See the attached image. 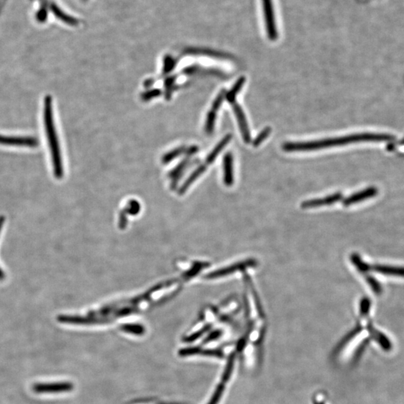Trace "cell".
<instances>
[{"mask_svg": "<svg viewBox=\"0 0 404 404\" xmlns=\"http://www.w3.org/2000/svg\"><path fill=\"white\" fill-rule=\"evenodd\" d=\"M393 137L382 134H362L338 138H325L322 140L312 141L306 142H286L282 145V149L287 152L292 151H307L323 148H332L334 146L345 145L347 144L360 142H379L390 140Z\"/></svg>", "mask_w": 404, "mask_h": 404, "instance_id": "cell-1", "label": "cell"}, {"mask_svg": "<svg viewBox=\"0 0 404 404\" xmlns=\"http://www.w3.org/2000/svg\"><path fill=\"white\" fill-rule=\"evenodd\" d=\"M44 121L46 134L48 136L51 149L54 175L55 178L60 179L63 176V165L61 161V150L53 117L52 99L51 96L46 97L44 100Z\"/></svg>", "mask_w": 404, "mask_h": 404, "instance_id": "cell-2", "label": "cell"}, {"mask_svg": "<svg viewBox=\"0 0 404 404\" xmlns=\"http://www.w3.org/2000/svg\"><path fill=\"white\" fill-rule=\"evenodd\" d=\"M257 264H258V263H257L255 260H246V261H242V262H238L236 263V264H232L231 266L227 267V268H222V269L214 271V272L208 274V275L205 276V278H208V279H214V278L226 276V275L235 273L237 271L243 270V269H247V268H254V267L257 266Z\"/></svg>", "mask_w": 404, "mask_h": 404, "instance_id": "cell-3", "label": "cell"}, {"mask_svg": "<svg viewBox=\"0 0 404 404\" xmlns=\"http://www.w3.org/2000/svg\"><path fill=\"white\" fill-rule=\"evenodd\" d=\"M262 5L268 37L271 41H275L278 38V33H277L276 25H275L272 1V0H262Z\"/></svg>", "mask_w": 404, "mask_h": 404, "instance_id": "cell-4", "label": "cell"}, {"mask_svg": "<svg viewBox=\"0 0 404 404\" xmlns=\"http://www.w3.org/2000/svg\"><path fill=\"white\" fill-rule=\"evenodd\" d=\"M74 385L71 382H54V383L34 384L32 389L38 394L62 393L73 390Z\"/></svg>", "mask_w": 404, "mask_h": 404, "instance_id": "cell-5", "label": "cell"}, {"mask_svg": "<svg viewBox=\"0 0 404 404\" xmlns=\"http://www.w3.org/2000/svg\"><path fill=\"white\" fill-rule=\"evenodd\" d=\"M232 107L233 109L235 111V115H236L238 124H239L240 129H241L244 142L246 144L250 143L251 141H252L250 131H249V128H248V124H247L245 114H244L241 106L237 104L236 102L232 104Z\"/></svg>", "mask_w": 404, "mask_h": 404, "instance_id": "cell-6", "label": "cell"}, {"mask_svg": "<svg viewBox=\"0 0 404 404\" xmlns=\"http://www.w3.org/2000/svg\"><path fill=\"white\" fill-rule=\"evenodd\" d=\"M342 198H343L342 194L338 192L332 195H328L325 198H316V199L304 201L302 204V208L308 209V208H320V207L325 206V205H330L341 201Z\"/></svg>", "mask_w": 404, "mask_h": 404, "instance_id": "cell-7", "label": "cell"}, {"mask_svg": "<svg viewBox=\"0 0 404 404\" xmlns=\"http://www.w3.org/2000/svg\"><path fill=\"white\" fill-rule=\"evenodd\" d=\"M0 144L15 146L34 147L38 145V141L32 137L4 136L0 135Z\"/></svg>", "mask_w": 404, "mask_h": 404, "instance_id": "cell-8", "label": "cell"}, {"mask_svg": "<svg viewBox=\"0 0 404 404\" xmlns=\"http://www.w3.org/2000/svg\"><path fill=\"white\" fill-rule=\"evenodd\" d=\"M378 190L375 188H370L365 190L361 191V192H357V193L353 194L348 197V198L344 201V205L345 206H349V205H354V204L359 203L364 200L368 199V198L375 197L377 194Z\"/></svg>", "mask_w": 404, "mask_h": 404, "instance_id": "cell-9", "label": "cell"}, {"mask_svg": "<svg viewBox=\"0 0 404 404\" xmlns=\"http://www.w3.org/2000/svg\"><path fill=\"white\" fill-rule=\"evenodd\" d=\"M224 182L228 187L234 184V172H233V155L231 152L227 153L223 159Z\"/></svg>", "mask_w": 404, "mask_h": 404, "instance_id": "cell-10", "label": "cell"}, {"mask_svg": "<svg viewBox=\"0 0 404 404\" xmlns=\"http://www.w3.org/2000/svg\"><path fill=\"white\" fill-rule=\"evenodd\" d=\"M371 269L382 275H391V276L404 277V268L403 267L388 266L376 264L371 267Z\"/></svg>", "mask_w": 404, "mask_h": 404, "instance_id": "cell-11", "label": "cell"}, {"mask_svg": "<svg viewBox=\"0 0 404 404\" xmlns=\"http://www.w3.org/2000/svg\"><path fill=\"white\" fill-rule=\"evenodd\" d=\"M179 355L181 356H190L195 355H205L208 356L218 357L222 358L223 354L221 351L215 350H203L200 348H186L179 351Z\"/></svg>", "mask_w": 404, "mask_h": 404, "instance_id": "cell-12", "label": "cell"}, {"mask_svg": "<svg viewBox=\"0 0 404 404\" xmlns=\"http://www.w3.org/2000/svg\"><path fill=\"white\" fill-rule=\"evenodd\" d=\"M50 9L58 19L65 23V24H68V25L76 26L79 24L78 20L64 12L61 8H58L54 2L50 5Z\"/></svg>", "mask_w": 404, "mask_h": 404, "instance_id": "cell-13", "label": "cell"}, {"mask_svg": "<svg viewBox=\"0 0 404 404\" xmlns=\"http://www.w3.org/2000/svg\"><path fill=\"white\" fill-rule=\"evenodd\" d=\"M231 138H232L231 134H227V135L222 138V140H221L219 143L217 144L216 146L214 148V150L211 151V154H210L208 158H207L206 165H211V164H212L213 162L215 161V160L216 159L217 157L219 155V153L229 143L230 141L231 140Z\"/></svg>", "mask_w": 404, "mask_h": 404, "instance_id": "cell-14", "label": "cell"}, {"mask_svg": "<svg viewBox=\"0 0 404 404\" xmlns=\"http://www.w3.org/2000/svg\"><path fill=\"white\" fill-rule=\"evenodd\" d=\"M368 331L372 335L373 338H375L376 341H377L382 348L385 350H390V348H392V344L384 334H382L379 331L377 330L372 325H368Z\"/></svg>", "mask_w": 404, "mask_h": 404, "instance_id": "cell-15", "label": "cell"}, {"mask_svg": "<svg viewBox=\"0 0 404 404\" xmlns=\"http://www.w3.org/2000/svg\"><path fill=\"white\" fill-rule=\"evenodd\" d=\"M206 164H205V165H200L197 169H195V171L192 172V175L189 177V178H188V179L185 181V183L183 184L182 187L180 188L179 194L183 195L186 191L188 190V188H189V187L193 184L194 181H195V180L198 179V178H199L200 175H202V174L206 171Z\"/></svg>", "mask_w": 404, "mask_h": 404, "instance_id": "cell-16", "label": "cell"}, {"mask_svg": "<svg viewBox=\"0 0 404 404\" xmlns=\"http://www.w3.org/2000/svg\"><path fill=\"white\" fill-rule=\"evenodd\" d=\"M245 81H246V79H245V77H240L239 79L235 82L234 86L232 87V88H231L228 92L226 93L225 97H226L227 101H228L230 104H235L237 95H238L239 91L242 89Z\"/></svg>", "mask_w": 404, "mask_h": 404, "instance_id": "cell-17", "label": "cell"}, {"mask_svg": "<svg viewBox=\"0 0 404 404\" xmlns=\"http://www.w3.org/2000/svg\"><path fill=\"white\" fill-rule=\"evenodd\" d=\"M188 53L191 54H198V55H208V56L214 57V58H223V59H232V56L228 54L224 53L217 52V51H211V50L205 49H192L188 51Z\"/></svg>", "mask_w": 404, "mask_h": 404, "instance_id": "cell-18", "label": "cell"}, {"mask_svg": "<svg viewBox=\"0 0 404 404\" xmlns=\"http://www.w3.org/2000/svg\"><path fill=\"white\" fill-rule=\"evenodd\" d=\"M350 259L352 264L355 265L356 269H358L359 272H362V273L368 272L370 269H371V267L368 265L367 263H365V261H363V260L361 258V257L357 255V254H352V255H351Z\"/></svg>", "mask_w": 404, "mask_h": 404, "instance_id": "cell-19", "label": "cell"}, {"mask_svg": "<svg viewBox=\"0 0 404 404\" xmlns=\"http://www.w3.org/2000/svg\"><path fill=\"white\" fill-rule=\"evenodd\" d=\"M124 332L134 335H141L145 333V328L138 324H125L121 328Z\"/></svg>", "mask_w": 404, "mask_h": 404, "instance_id": "cell-20", "label": "cell"}, {"mask_svg": "<svg viewBox=\"0 0 404 404\" xmlns=\"http://www.w3.org/2000/svg\"><path fill=\"white\" fill-rule=\"evenodd\" d=\"M188 148L183 147V148H178L177 149L173 150V151H170L169 153L165 154V156L162 158V162L164 164L168 163V162H171L178 157L181 156V154H184V153L188 154Z\"/></svg>", "mask_w": 404, "mask_h": 404, "instance_id": "cell-21", "label": "cell"}, {"mask_svg": "<svg viewBox=\"0 0 404 404\" xmlns=\"http://www.w3.org/2000/svg\"><path fill=\"white\" fill-rule=\"evenodd\" d=\"M216 113L215 111L211 109L208 112V116H207L206 124H205V131L207 134H212L214 130V126H215V121L216 119Z\"/></svg>", "mask_w": 404, "mask_h": 404, "instance_id": "cell-22", "label": "cell"}, {"mask_svg": "<svg viewBox=\"0 0 404 404\" xmlns=\"http://www.w3.org/2000/svg\"><path fill=\"white\" fill-rule=\"evenodd\" d=\"M271 132H272V128H271L270 127H267L266 128H264V129L258 134V136L254 139L253 142H252L253 146L255 147V148L259 146V145L269 136Z\"/></svg>", "mask_w": 404, "mask_h": 404, "instance_id": "cell-23", "label": "cell"}, {"mask_svg": "<svg viewBox=\"0 0 404 404\" xmlns=\"http://www.w3.org/2000/svg\"><path fill=\"white\" fill-rule=\"evenodd\" d=\"M366 281L370 288L374 291V293H375L376 294H380L381 293H382V286H381L380 284L377 280L376 278H374L373 276H367Z\"/></svg>", "mask_w": 404, "mask_h": 404, "instance_id": "cell-24", "label": "cell"}, {"mask_svg": "<svg viewBox=\"0 0 404 404\" xmlns=\"http://www.w3.org/2000/svg\"><path fill=\"white\" fill-rule=\"evenodd\" d=\"M175 64H176V61L173 57L171 55H166L164 59L163 74L171 72L175 68Z\"/></svg>", "mask_w": 404, "mask_h": 404, "instance_id": "cell-25", "label": "cell"}, {"mask_svg": "<svg viewBox=\"0 0 404 404\" xmlns=\"http://www.w3.org/2000/svg\"><path fill=\"white\" fill-rule=\"evenodd\" d=\"M371 302L369 298H362L360 302V315L362 317L368 316L371 309Z\"/></svg>", "mask_w": 404, "mask_h": 404, "instance_id": "cell-26", "label": "cell"}, {"mask_svg": "<svg viewBox=\"0 0 404 404\" xmlns=\"http://www.w3.org/2000/svg\"><path fill=\"white\" fill-rule=\"evenodd\" d=\"M226 93V91H225V89L222 90V91L219 92V95L215 98V101L213 103L211 109L215 111V112H218L219 108H220L221 105H222V103H223L224 100H225Z\"/></svg>", "mask_w": 404, "mask_h": 404, "instance_id": "cell-27", "label": "cell"}, {"mask_svg": "<svg viewBox=\"0 0 404 404\" xmlns=\"http://www.w3.org/2000/svg\"><path fill=\"white\" fill-rule=\"evenodd\" d=\"M224 391V385H219V387L216 388V390H215V393L213 395L212 398H211V401L208 403V404H217L219 403V401H220L221 396H222V394H223Z\"/></svg>", "mask_w": 404, "mask_h": 404, "instance_id": "cell-28", "label": "cell"}, {"mask_svg": "<svg viewBox=\"0 0 404 404\" xmlns=\"http://www.w3.org/2000/svg\"><path fill=\"white\" fill-rule=\"evenodd\" d=\"M161 95V90L153 89L151 90V91H147V92L142 94V99L144 101H149V100L152 99V98H158V97H159Z\"/></svg>", "mask_w": 404, "mask_h": 404, "instance_id": "cell-29", "label": "cell"}, {"mask_svg": "<svg viewBox=\"0 0 404 404\" xmlns=\"http://www.w3.org/2000/svg\"><path fill=\"white\" fill-rule=\"evenodd\" d=\"M36 18L38 22L44 23L48 19V9L46 8H40L37 12Z\"/></svg>", "mask_w": 404, "mask_h": 404, "instance_id": "cell-30", "label": "cell"}, {"mask_svg": "<svg viewBox=\"0 0 404 404\" xmlns=\"http://www.w3.org/2000/svg\"><path fill=\"white\" fill-rule=\"evenodd\" d=\"M209 328V325H207L206 327L204 328L203 329H201V330L200 331V332H198V333L194 334V335H190V336L188 337L185 341H188V342H191V341H195V339L199 338L202 334L205 333V332H206Z\"/></svg>", "mask_w": 404, "mask_h": 404, "instance_id": "cell-31", "label": "cell"}, {"mask_svg": "<svg viewBox=\"0 0 404 404\" xmlns=\"http://www.w3.org/2000/svg\"><path fill=\"white\" fill-rule=\"evenodd\" d=\"M220 331H215V332H214V333L210 335V336L208 337V339L206 340V341H213V340H215V338H219V337L220 336Z\"/></svg>", "mask_w": 404, "mask_h": 404, "instance_id": "cell-32", "label": "cell"}, {"mask_svg": "<svg viewBox=\"0 0 404 404\" xmlns=\"http://www.w3.org/2000/svg\"><path fill=\"white\" fill-rule=\"evenodd\" d=\"M4 222H5V217L3 215H1L0 216V233H1L2 228H3Z\"/></svg>", "mask_w": 404, "mask_h": 404, "instance_id": "cell-33", "label": "cell"}, {"mask_svg": "<svg viewBox=\"0 0 404 404\" xmlns=\"http://www.w3.org/2000/svg\"><path fill=\"white\" fill-rule=\"evenodd\" d=\"M5 278V274L2 268H0V281H3Z\"/></svg>", "mask_w": 404, "mask_h": 404, "instance_id": "cell-34", "label": "cell"}, {"mask_svg": "<svg viewBox=\"0 0 404 404\" xmlns=\"http://www.w3.org/2000/svg\"><path fill=\"white\" fill-rule=\"evenodd\" d=\"M4 2H5V0H0V13L2 11V7H3Z\"/></svg>", "mask_w": 404, "mask_h": 404, "instance_id": "cell-35", "label": "cell"}, {"mask_svg": "<svg viewBox=\"0 0 404 404\" xmlns=\"http://www.w3.org/2000/svg\"><path fill=\"white\" fill-rule=\"evenodd\" d=\"M82 1H86V0H82Z\"/></svg>", "mask_w": 404, "mask_h": 404, "instance_id": "cell-36", "label": "cell"}]
</instances>
